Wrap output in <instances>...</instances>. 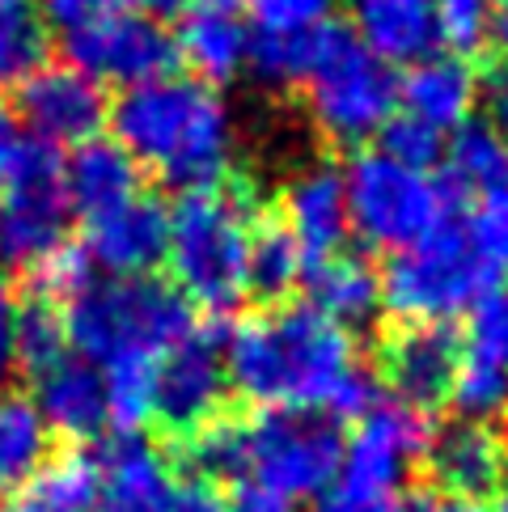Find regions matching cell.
<instances>
[{"label":"cell","instance_id":"obj_1","mask_svg":"<svg viewBox=\"0 0 508 512\" xmlns=\"http://www.w3.org/2000/svg\"><path fill=\"white\" fill-rule=\"evenodd\" d=\"M229 390L259 411L365 415L377 381L365 373L352 335L314 305H280L229 326L221 343Z\"/></svg>","mask_w":508,"mask_h":512},{"label":"cell","instance_id":"obj_2","mask_svg":"<svg viewBox=\"0 0 508 512\" xmlns=\"http://www.w3.org/2000/svg\"><path fill=\"white\" fill-rule=\"evenodd\" d=\"M115 144L174 191L221 187L233 161V111L212 89L183 72L123 89L111 106Z\"/></svg>","mask_w":508,"mask_h":512},{"label":"cell","instance_id":"obj_3","mask_svg":"<svg viewBox=\"0 0 508 512\" xmlns=\"http://www.w3.org/2000/svg\"><path fill=\"white\" fill-rule=\"evenodd\" d=\"M72 356L98 373H153L191 331V305L174 284L157 276L94 280L64 309Z\"/></svg>","mask_w":508,"mask_h":512},{"label":"cell","instance_id":"obj_4","mask_svg":"<svg viewBox=\"0 0 508 512\" xmlns=\"http://www.w3.org/2000/svg\"><path fill=\"white\" fill-rule=\"evenodd\" d=\"M250 204L238 187L191 191L170 208V246L166 267L187 305H204L208 314H229L250 292Z\"/></svg>","mask_w":508,"mask_h":512},{"label":"cell","instance_id":"obj_5","mask_svg":"<svg viewBox=\"0 0 508 512\" xmlns=\"http://www.w3.org/2000/svg\"><path fill=\"white\" fill-rule=\"evenodd\" d=\"M305 106L318 132L335 144H365L386 132L398 106V77L348 26L326 22L305 77Z\"/></svg>","mask_w":508,"mask_h":512},{"label":"cell","instance_id":"obj_6","mask_svg":"<svg viewBox=\"0 0 508 512\" xmlns=\"http://www.w3.org/2000/svg\"><path fill=\"white\" fill-rule=\"evenodd\" d=\"M348 225L365 246L403 254L449 221V191L428 170H411L381 149H360L343 170Z\"/></svg>","mask_w":508,"mask_h":512},{"label":"cell","instance_id":"obj_7","mask_svg":"<svg viewBox=\"0 0 508 512\" xmlns=\"http://www.w3.org/2000/svg\"><path fill=\"white\" fill-rule=\"evenodd\" d=\"M242 483L288 504L318 500L343 462V432L318 411H254L238 419Z\"/></svg>","mask_w":508,"mask_h":512},{"label":"cell","instance_id":"obj_8","mask_svg":"<svg viewBox=\"0 0 508 512\" xmlns=\"http://www.w3.org/2000/svg\"><path fill=\"white\" fill-rule=\"evenodd\" d=\"M496 288V271L470 250L462 225L445 221L411 250L394 254L381 271V309L403 322H449L470 314L479 297Z\"/></svg>","mask_w":508,"mask_h":512},{"label":"cell","instance_id":"obj_9","mask_svg":"<svg viewBox=\"0 0 508 512\" xmlns=\"http://www.w3.org/2000/svg\"><path fill=\"white\" fill-rule=\"evenodd\" d=\"M68 216L64 157L60 149L30 140L26 157L0 187V263L30 271L43 254L68 242Z\"/></svg>","mask_w":508,"mask_h":512},{"label":"cell","instance_id":"obj_10","mask_svg":"<svg viewBox=\"0 0 508 512\" xmlns=\"http://www.w3.org/2000/svg\"><path fill=\"white\" fill-rule=\"evenodd\" d=\"M64 64L81 68L85 77H94L98 85H144L157 77H170L178 68L174 34L157 22L132 9H111L85 22L77 30H64Z\"/></svg>","mask_w":508,"mask_h":512},{"label":"cell","instance_id":"obj_11","mask_svg":"<svg viewBox=\"0 0 508 512\" xmlns=\"http://www.w3.org/2000/svg\"><path fill=\"white\" fill-rule=\"evenodd\" d=\"M17 119L26 136L47 149H81L98 140L111 119L106 89L72 64H43L17 85Z\"/></svg>","mask_w":508,"mask_h":512},{"label":"cell","instance_id":"obj_12","mask_svg":"<svg viewBox=\"0 0 508 512\" xmlns=\"http://www.w3.org/2000/svg\"><path fill=\"white\" fill-rule=\"evenodd\" d=\"M229 394L221 339L191 331L153 373V419L174 436H195L221 419Z\"/></svg>","mask_w":508,"mask_h":512},{"label":"cell","instance_id":"obj_13","mask_svg":"<svg viewBox=\"0 0 508 512\" xmlns=\"http://www.w3.org/2000/svg\"><path fill=\"white\" fill-rule=\"evenodd\" d=\"M462 364V343L441 322H407L381 347V377L398 402L424 411L441 407L453 394V377Z\"/></svg>","mask_w":508,"mask_h":512},{"label":"cell","instance_id":"obj_14","mask_svg":"<svg viewBox=\"0 0 508 512\" xmlns=\"http://www.w3.org/2000/svg\"><path fill=\"white\" fill-rule=\"evenodd\" d=\"M428 441H432V424L424 411H415L398 398H377L360 415L352 441H343L339 466L407 487L415 462L428 453Z\"/></svg>","mask_w":508,"mask_h":512},{"label":"cell","instance_id":"obj_15","mask_svg":"<svg viewBox=\"0 0 508 512\" xmlns=\"http://www.w3.org/2000/svg\"><path fill=\"white\" fill-rule=\"evenodd\" d=\"M166 246H170V208L144 191L132 204L102 216V221H89L85 233L89 263L111 271V280L153 276L166 263Z\"/></svg>","mask_w":508,"mask_h":512},{"label":"cell","instance_id":"obj_16","mask_svg":"<svg viewBox=\"0 0 508 512\" xmlns=\"http://www.w3.org/2000/svg\"><path fill=\"white\" fill-rule=\"evenodd\" d=\"M288 237L297 242L305 267H318L331 254H343L348 242V191H343V170L339 166H305L288 178L284 187V221Z\"/></svg>","mask_w":508,"mask_h":512},{"label":"cell","instance_id":"obj_17","mask_svg":"<svg viewBox=\"0 0 508 512\" xmlns=\"http://www.w3.org/2000/svg\"><path fill=\"white\" fill-rule=\"evenodd\" d=\"M424 462L432 483L441 487V496L479 500L500 487L508 449L492 424H466V419H458V424L432 432Z\"/></svg>","mask_w":508,"mask_h":512},{"label":"cell","instance_id":"obj_18","mask_svg":"<svg viewBox=\"0 0 508 512\" xmlns=\"http://www.w3.org/2000/svg\"><path fill=\"white\" fill-rule=\"evenodd\" d=\"M34 407H39L43 424L68 441H94L102 428H111L106 381L81 356H64L56 369L34 377Z\"/></svg>","mask_w":508,"mask_h":512},{"label":"cell","instance_id":"obj_19","mask_svg":"<svg viewBox=\"0 0 508 512\" xmlns=\"http://www.w3.org/2000/svg\"><path fill=\"white\" fill-rule=\"evenodd\" d=\"M64 195L68 208L85 216V225L102 221L140 195V166L119 149L115 136H98L64 157Z\"/></svg>","mask_w":508,"mask_h":512},{"label":"cell","instance_id":"obj_20","mask_svg":"<svg viewBox=\"0 0 508 512\" xmlns=\"http://www.w3.org/2000/svg\"><path fill=\"white\" fill-rule=\"evenodd\" d=\"M98 470V504L106 512H149L166 491L170 457L144 432H119L111 445L94 457Z\"/></svg>","mask_w":508,"mask_h":512},{"label":"cell","instance_id":"obj_21","mask_svg":"<svg viewBox=\"0 0 508 512\" xmlns=\"http://www.w3.org/2000/svg\"><path fill=\"white\" fill-rule=\"evenodd\" d=\"M352 17V34L377 60L420 64L437 47V17L432 0H343Z\"/></svg>","mask_w":508,"mask_h":512},{"label":"cell","instance_id":"obj_22","mask_svg":"<svg viewBox=\"0 0 508 512\" xmlns=\"http://www.w3.org/2000/svg\"><path fill=\"white\" fill-rule=\"evenodd\" d=\"M475 102H479V77L462 56H424L398 81V106H407L403 115L437 127L441 136L470 123Z\"/></svg>","mask_w":508,"mask_h":512},{"label":"cell","instance_id":"obj_23","mask_svg":"<svg viewBox=\"0 0 508 512\" xmlns=\"http://www.w3.org/2000/svg\"><path fill=\"white\" fill-rule=\"evenodd\" d=\"M441 161H445V191L466 195L470 204L508 195V140L492 132L483 119L462 123L445 140Z\"/></svg>","mask_w":508,"mask_h":512},{"label":"cell","instance_id":"obj_24","mask_svg":"<svg viewBox=\"0 0 508 512\" xmlns=\"http://www.w3.org/2000/svg\"><path fill=\"white\" fill-rule=\"evenodd\" d=\"M305 276H310V305L343 331L373 322L381 309V271H373V263L360 254H331Z\"/></svg>","mask_w":508,"mask_h":512},{"label":"cell","instance_id":"obj_25","mask_svg":"<svg viewBox=\"0 0 508 512\" xmlns=\"http://www.w3.org/2000/svg\"><path fill=\"white\" fill-rule=\"evenodd\" d=\"M178 60L191 68L195 81L204 85H225L238 72H246V51L250 34L242 26V17H221V13H191L174 34Z\"/></svg>","mask_w":508,"mask_h":512},{"label":"cell","instance_id":"obj_26","mask_svg":"<svg viewBox=\"0 0 508 512\" xmlns=\"http://www.w3.org/2000/svg\"><path fill=\"white\" fill-rule=\"evenodd\" d=\"M98 508V470L94 457L60 453L0 500V512H94Z\"/></svg>","mask_w":508,"mask_h":512},{"label":"cell","instance_id":"obj_27","mask_svg":"<svg viewBox=\"0 0 508 512\" xmlns=\"http://www.w3.org/2000/svg\"><path fill=\"white\" fill-rule=\"evenodd\" d=\"M51 428L43 424L34 398L0 390V496L17 491L47 462Z\"/></svg>","mask_w":508,"mask_h":512},{"label":"cell","instance_id":"obj_28","mask_svg":"<svg viewBox=\"0 0 508 512\" xmlns=\"http://www.w3.org/2000/svg\"><path fill=\"white\" fill-rule=\"evenodd\" d=\"M305 259L297 242L288 237V229L280 221H259L250 229V259H246V280L259 292L263 301H280L288 297L301 276H305Z\"/></svg>","mask_w":508,"mask_h":512},{"label":"cell","instance_id":"obj_29","mask_svg":"<svg viewBox=\"0 0 508 512\" xmlns=\"http://www.w3.org/2000/svg\"><path fill=\"white\" fill-rule=\"evenodd\" d=\"M322 30V26H318ZM318 30L305 34H288V30H259L250 34V51H246V68L271 89H288V85H305L314 64V43Z\"/></svg>","mask_w":508,"mask_h":512},{"label":"cell","instance_id":"obj_30","mask_svg":"<svg viewBox=\"0 0 508 512\" xmlns=\"http://www.w3.org/2000/svg\"><path fill=\"white\" fill-rule=\"evenodd\" d=\"M72 356V343H68V322H64V309L51 305V301H26L17 305V364L39 377L47 369Z\"/></svg>","mask_w":508,"mask_h":512},{"label":"cell","instance_id":"obj_31","mask_svg":"<svg viewBox=\"0 0 508 512\" xmlns=\"http://www.w3.org/2000/svg\"><path fill=\"white\" fill-rule=\"evenodd\" d=\"M462 364L508 377V288H492L470 309Z\"/></svg>","mask_w":508,"mask_h":512},{"label":"cell","instance_id":"obj_32","mask_svg":"<svg viewBox=\"0 0 508 512\" xmlns=\"http://www.w3.org/2000/svg\"><path fill=\"white\" fill-rule=\"evenodd\" d=\"M43 51V17L30 9V0L0 9V85H22L34 68H43Z\"/></svg>","mask_w":508,"mask_h":512},{"label":"cell","instance_id":"obj_33","mask_svg":"<svg viewBox=\"0 0 508 512\" xmlns=\"http://www.w3.org/2000/svg\"><path fill=\"white\" fill-rule=\"evenodd\" d=\"M403 491L407 487L339 466L335 479L326 483V491L314 500V512H411Z\"/></svg>","mask_w":508,"mask_h":512},{"label":"cell","instance_id":"obj_34","mask_svg":"<svg viewBox=\"0 0 508 512\" xmlns=\"http://www.w3.org/2000/svg\"><path fill=\"white\" fill-rule=\"evenodd\" d=\"M30 280H34V297L39 301H51V305L68 309L89 284H94V263H89L85 246L64 242V246L43 254V259L30 267Z\"/></svg>","mask_w":508,"mask_h":512},{"label":"cell","instance_id":"obj_35","mask_svg":"<svg viewBox=\"0 0 508 512\" xmlns=\"http://www.w3.org/2000/svg\"><path fill=\"white\" fill-rule=\"evenodd\" d=\"M432 17L449 56H475L496 30V0H432Z\"/></svg>","mask_w":508,"mask_h":512},{"label":"cell","instance_id":"obj_36","mask_svg":"<svg viewBox=\"0 0 508 512\" xmlns=\"http://www.w3.org/2000/svg\"><path fill=\"white\" fill-rule=\"evenodd\" d=\"M187 462L195 479H233L242 483V432L238 419H216L204 432L187 436Z\"/></svg>","mask_w":508,"mask_h":512},{"label":"cell","instance_id":"obj_37","mask_svg":"<svg viewBox=\"0 0 508 512\" xmlns=\"http://www.w3.org/2000/svg\"><path fill=\"white\" fill-rule=\"evenodd\" d=\"M462 233H466L470 250H475L479 259L500 276V271L508 267V195L470 204L466 221H462Z\"/></svg>","mask_w":508,"mask_h":512},{"label":"cell","instance_id":"obj_38","mask_svg":"<svg viewBox=\"0 0 508 512\" xmlns=\"http://www.w3.org/2000/svg\"><path fill=\"white\" fill-rule=\"evenodd\" d=\"M377 140H381L377 144L381 153L394 157V161H403V166H411V170L437 166L441 153H445V136L437 132V127H428V123L411 119V115H394Z\"/></svg>","mask_w":508,"mask_h":512},{"label":"cell","instance_id":"obj_39","mask_svg":"<svg viewBox=\"0 0 508 512\" xmlns=\"http://www.w3.org/2000/svg\"><path fill=\"white\" fill-rule=\"evenodd\" d=\"M339 0H250L254 22L259 30H288V34H305L326 26V17Z\"/></svg>","mask_w":508,"mask_h":512},{"label":"cell","instance_id":"obj_40","mask_svg":"<svg viewBox=\"0 0 508 512\" xmlns=\"http://www.w3.org/2000/svg\"><path fill=\"white\" fill-rule=\"evenodd\" d=\"M225 504L216 500V491L204 483V479H195V474H187V479H170L166 491L153 500L149 512H221Z\"/></svg>","mask_w":508,"mask_h":512},{"label":"cell","instance_id":"obj_41","mask_svg":"<svg viewBox=\"0 0 508 512\" xmlns=\"http://www.w3.org/2000/svg\"><path fill=\"white\" fill-rule=\"evenodd\" d=\"M119 5V0H39V9L51 26H56L60 34L64 30H77L85 22H94V17L102 13H111Z\"/></svg>","mask_w":508,"mask_h":512},{"label":"cell","instance_id":"obj_42","mask_svg":"<svg viewBox=\"0 0 508 512\" xmlns=\"http://www.w3.org/2000/svg\"><path fill=\"white\" fill-rule=\"evenodd\" d=\"M26 149H30V136H26L22 119H17L9 102H0V187L9 182V174L17 170V161L26 157Z\"/></svg>","mask_w":508,"mask_h":512},{"label":"cell","instance_id":"obj_43","mask_svg":"<svg viewBox=\"0 0 508 512\" xmlns=\"http://www.w3.org/2000/svg\"><path fill=\"white\" fill-rule=\"evenodd\" d=\"M479 102H483V111H487L483 123L508 140V64L496 68L492 77H487V85H479Z\"/></svg>","mask_w":508,"mask_h":512},{"label":"cell","instance_id":"obj_44","mask_svg":"<svg viewBox=\"0 0 508 512\" xmlns=\"http://www.w3.org/2000/svg\"><path fill=\"white\" fill-rule=\"evenodd\" d=\"M17 369V301L13 292L0 284V386Z\"/></svg>","mask_w":508,"mask_h":512},{"label":"cell","instance_id":"obj_45","mask_svg":"<svg viewBox=\"0 0 508 512\" xmlns=\"http://www.w3.org/2000/svg\"><path fill=\"white\" fill-rule=\"evenodd\" d=\"M221 512H297V504H288V500L271 496V491H259V487H242Z\"/></svg>","mask_w":508,"mask_h":512},{"label":"cell","instance_id":"obj_46","mask_svg":"<svg viewBox=\"0 0 508 512\" xmlns=\"http://www.w3.org/2000/svg\"><path fill=\"white\" fill-rule=\"evenodd\" d=\"M411 512H487V508L479 500H458V496H441V491H437V496L420 500Z\"/></svg>","mask_w":508,"mask_h":512},{"label":"cell","instance_id":"obj_47","mask_svg":"<svg viewBox=\"0 0 508 512\" xmlns=\"http://www.w3.org/2000/svg\"><path fill=\"white\" fill-rule=\"evenodd\" d=\"M191 13H221V17H242L250 0H187Z\"/></svg>","mask_w":508,"mask_h":512},{"label":"cell","instance_id":"obj_48","mask_svg":"<svg viewBox=\"0 0 508 512\" xmlns=\"http://www.w3.org/2000/svg\"><path fill=\"white\" fill-rule=\"evenodd\" d=\"M132 5V13H144V17H161V13H174L183 9L187 0H127Z\"/></svg>","mask_w":508,"mask_h":512},{"label":"cell","instance_id":"obj_49","mask_svg":"<svg viewBox=\"0 0 508 512\" xmlns=\"http://www.w3.org/2000/svg\"><path fill=\"white\" fill-rule=\"evenodd\" d=\"M492 34H496V43L504 47V56H508V9L496 13V30H492Z\"/></svg>","mask_w":508,"mask_h":512},{"label":"cell","instance_id":"obj_50","mask_svg":"<svg viewBox=\"0 0 508 512\" xmlns=\"http://www.w3.org/2000/svg\"><path fill=\"white\" fill-rule=\"evenodd\" d=\"M496 508L508 512V466H504V479H500V487H496Z\"/></svg>","mask_w":508,"mask_h":512},{"label":"cell","instance_id":"obj_51","mask_svg":"<svg viewBox=\"0 0 508 512\" xmlns=\"http://www.w3.org/2000/svg\"><path fill=\"white\" fill-rule=\"evenodd\" d=\"M9 5H22V0H0V9H9Z\"/></svg>","mask_w":508,"mask_h":512}]
</instances>
